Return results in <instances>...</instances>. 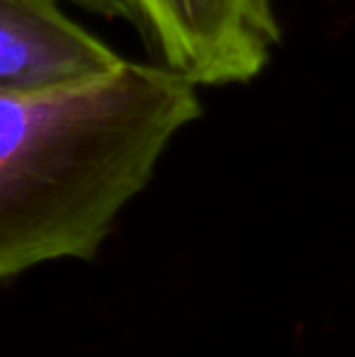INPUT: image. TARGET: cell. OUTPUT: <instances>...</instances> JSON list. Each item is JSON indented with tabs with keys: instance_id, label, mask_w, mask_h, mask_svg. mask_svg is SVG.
<instances>
[{
	"instance_id": "3",
	"label": "cell",
	"mask_w": 355,
	"mask_h": 357,
	"mask_svg": "<svg viewBox=\"0 0 355 357\" xmlns=\"http://www.w3.org/2000/svg\"><path fill=\"white\" fill-rule=\"evenodd\" d=\"M59 3L0 0V88L73 83L124 61Z\"/></svg>"
},
{
	"instance_id": "4",
	"label": "cell",
	"mask_w": 355,
	"mask_h": 357,
	"mask_svg": "<svg viewBox=\"0 0 355 357\" xmlns=\"http://www.w3.org/2000/svg\"><path fill=\"white\" fill-rule=\"evenodd\" d=\"M61 3H73L78 8L88 10V13L107 20H127L129 24L134 22L132 3L129 0H61Z\"/></svg>"
},
{
	"instance_id": "2",
	"label": "cell",
	"mask_w": 355,
	"mask_h": 357,
	"mask_svg": "<svg viewBox=\"0 0 355 357\" xmlns=\"http://www.w3.org/2000/svg\"><path fill=\"white\" fill-rule=\"evenodd\" d=\"M153 61L197 88L258 78L280 44L275 0H129Z\"/></svg>"
},
{
	"instance_id": "1",
	"label": "cell",
	"mask_w": 355,
	"mask_h": 357,
	"mask_svg": "<svg viewBox=\"0 0 355 357\" xmlns=\"http://www.w3.org/2000/svg\"><path fill=\"white\" fill-rule=\"evenodd\" d=\"M199 117L197 85L156 61L0 88V282L54 260H93Z\"/></svg>"
}]
</instances>
